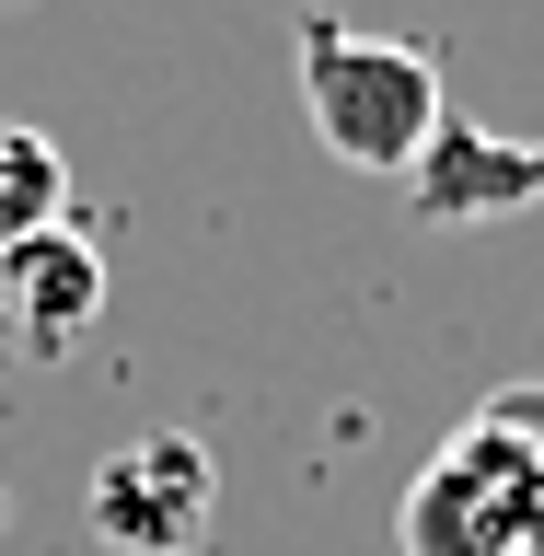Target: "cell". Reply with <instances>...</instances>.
<instances>
[{
    "label": "cell",
    "mask_w": 544,
    "mask_h": 556,
    "mask_svg": "<svg viewBox=\"0 0 544 556\" xmlns=\"http://www.w3.org/2000/svg\"><path fill=\"white\" fill-rule=\"evenodd\" d=\"M302 116L347 174H406L429 151V128L452 116V93L417 35H359L337 12H313L302 24Z\"/></svg>",
    "instance_id": "cell-1"
},
{
    "label": "cell",
    "mask_w": 544,
    "mask_h": 556,
    "mask_svg": "<svg viewBox=\"0 0 544 556\" xmlns=\"http://www.w3.org/2000/svg\"><path fill=\"white\" fill-rule=\"evenodd\" d=\"M394 545L406 556H544V441L464 417L394 498Z\"/></svg>",
    "instance_id": "cell-2"
},
{
    "label": "cell",
    "mask_w": 544,
    "mask_h": 556,
    "mask_svg": "<svg viewBox=\"0 0 544 556\" xmlns=\"http://www.w3.org/2000/svg\"><path fill=\"white\" fill-rule=\"evenodd\" d=\"M208 510H220V464L186 429H139L81 476V533L104 556H198Z\"/></svg>",
    "instance_id": "cell-3"
},
{
    "label": "cell",
    "mask_w": 544,
    "mask_h": 556,
    "mask_svg": "<svg viewBox=\"0 0 544 556\" xmlns=\"http://www.w3.org/2000/svg\"><path fill=\"white\" fill-rule=\"evenodd\" d=\"M394 186H406V208L429 232H464V220H498V208L544 198V139H498L486 116H441L429 151H417Z\"/></svg>",
    "instance_id": "cell-4"
},
{
    "label": "cell",
    "mask_w": 544,
    "mask_h": 556,
    "mask_svg": "<svg viewBox=\"0 0 544 556\" xmlns=\"http://www.w3.org/2000/svg\"><path fill=\"white\" fill-rule=\"evenodd\" d=\"M93 313H104V255L69 220L0 255V337L24 348V359H69V348L93 337Z\"/></svg>",
    "instance_id": "cell-5"
},
{
    "label": "cell",
    "mask_w": 544,
    "mask_h": 556,
    "mask_svg": "<svg viewBox=\"0 0 544 556\" xmlns=\"http://www.w3.org/2000/svg\"><path fill=\"white\" fill-rule=\"evenodd\" d=\"M69 220V151L24 116H0V255Z\"/></svg>",
    "instance_id": "cell-6"
}]
</instances>
